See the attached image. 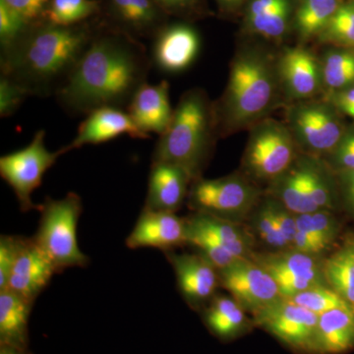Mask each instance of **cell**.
Returning a JSON list of instances; mask_svg holds the SVG:
<instances>
[{
  "label": "cell",
  "mask_w": 354,
  "mask_h": 354,
  "mask_svg": "<svg viewBox=\"0 0 354 354\" xmlns=\"http://www.w3.org/2000/svg\"><path fill=\"white\" fill-rule=\"evenodd\" d=\"M215 1L223 12H232L236 10L245 0H215Z\"/></svg>",
  "instance_id": "obj_47"
},
{
  "label": "cell",
  "mask_w": 354,
  "mask_h": 354,
  "mask_svg": "<svg viewBox=\"0 0 354 354\" xmlns=\"http://www.w3.org/2000/svg\"><path fill=\"white\" fill-rule=\"evenodd\" d=\"M186 244L185 220L176 213L143 208L131 234L127 239L130 249L158 248L169 252L174 247Z\"/></svg>",
  "instance_id": "obj_18"
},
{
  "label": "cell",
  "mask_w": 354,
  "mask_h": 354,
  "mask_svg": "<svg viewBox=\"0 0 354 354\" xmlns=\"http://www.w3.org/2000/svg\"><path fill=\"white\" fill-rule=\"evenodd\" d=\"M270 192L272 199L295 215L318 211L310 198L302 158L295 160L283 174L272 181Z\"/></svg>",
  "instance_id": "obj_25"
},
{
  "label": "cell",
  "mask_w": 354,
  "mask_h": 354,
  "mask_svg": "<svg viewBox=\"0 0 354 354\" xmlns=\"http://www.w3.org/2000/svg\"><path fill=\"white\" fill-rule=\"evenodd\" d=\"M327 100H329L339 111L348 114L354 120V86L329 94Z\"/></svg>",
  "instance_id": "obj_44"
},
{
  "label": "cell",
  "mask_w": 354,
  "mask_h": 354,
  "mask_svg": "<svg viewBox=\"0 0 354 354\" xmlns=\"http://www.w3.org/2000/svg\"><path fill=\"white\" fill-rule=\"evenodd\" d=\"M0 354H28L27 351L12 348L8 346H0Z\"/></svg>",
  "instance_id": "obj_48"
},
{
  "label": "cell",
  "mask_w": 354,
  "mask_h": 354,
  "mask_svg": "<svg viewBox=\"0 0 354 354\" xmlns=\"http://www.w3.org/2000/svg\"><path fill=\"white\" fill-rule=\"evenodd\" d=\"M34 21L28 20L22 14L0 1V46H9L29 28Z\"/></svg>",
  "instance_id": "obj_36"
},
{
  "label": "cell",
  "mask_w": 354,
  "mask_h": 354,
  "mask_svg": "<svg viewBox=\"0 0 354 354\" xmlns=\"http://www.w3.org/2000/svg\"><path fill=\"white\" fill-rule=\"evenodd\" d=\"M185 223L187 230L209 237L236 258H250L253 253L252 241L239 223L200 213Z\"/></svg>",
  "instance_id": "obj_22"
},
{
  "label": "cell",
  "mask_w": 354,
  "mask_h": 354,
  "mask_svg": "<svg viewBox=\"0 0 354 354\" xmlns=\"http://www.w3.org/2000/svg\"><path fill=\"white\" fill-rule=\"evenodd\" d=\"M127 135L133 139H150L140 131L127 109L102 108L86 115L71 143L60 149L62 155L86 145H97Z\"/></svg>",
  "instance_id": "obj_16"
},
{
  "label": "cell",
  "mask_w": 354,
  "mask_h": 354,
  "mask_svg": "<svg viewBox=\"0 0 354 354\" xmlns=\"http://www.w3.org/2000/svg\"><path fill=\"white\" fill-rule=\"evenodd\" d=\"M97 15L104 27L135 39H153L167 24V13L155 0H100Z\"/></svg>",
  "instance_id": "obj_12"
},
{
  "label": "cell",
  "mask_w": 354,
  "mask_h": 354,
  "mask_svg": "<svg viewBox=\"0 0 354 354\" xmlns=\"http://www.w3.org/2000/svg\"><path fill=\"white\" fill-rule=\"evenodd\" d=\"M100 0H50L44 19L59 26L81 24L97 17Z\"/></svg>",
  "instance_id": "obj_29"
},
{
  "label": "cell",
  "mask_w": 354,
  "mask_h": 354,
  "mask_svg": "<svg viewBox=\"0 0 354 354\" xmlns=\"http://www.w3.org/2000/svg\"><path fill=\"white\" fill-rule=\"evenodd\" d=\"M100 27L97 16L73 26L34 21L19 38L1 48V75L24 88L30 95L55 97Z\"/></svg>",
  "instance_id": "obj_2"
},
{
  "label": "cell",
  "mask_w": 354,
  "mask_h": 354,
  "mask_svg": "<svg viewBox=\"0 0 354 354\" xmlns=\"http://www.w3.org/2000/svg\"><path fill=\"white\" fill-rule=\"evenodd\" d=\"M167 15H194L200 9V0H155Z\"/></svg>",
  "instance_id": "obj_43"
},
{
  "label": "cell",
  "mask_w": 354,
  "mask_h": 354,
  "mask_svg": "<svg viewBox=\"0 0 354 354\" xmlns=\"http://www.w3.org/2000/svg\"><path fill=\"white\" fill-rule=\"evenodd\" d=\"M29 97L31 95L27 90L8 77H0V116L2 118L13 115Z\"/></svg>",
  "instance_id": "obj_37"
},
{
  "label": "cell",
  "mask_w": 354,
  "mask_h": 354,
  "mask_svg": "<svg viewBox=\"0 0 354 354\" xmlns=\"http://www.w3.org/2000/svg\"><path fill=\"white\" fill-rule=\"evenodd\" d=\"M201 39L197 30L185 23L167 24L153 37V66L167 74L189 68L199 55Z\"/></svg>",
  "instance_id": "obj_13"
},
{
  "label": "cell",
  "mask_w": 354,
  "mask_h": 354,
  "mask_svg": "<svg viewBox=\"0 0 354 354\" xmlns=\"http://www.w3.org/2000/svg\"><path fill=\"white\" fill-rule=\"evenodd\" d=\"M192 179L180 167L164 162L152 164L144 208L176 213L188 197Z\"/></svg>",
  "instance_id": "obj_21"
},
{
  "label": "cell",
  "mask_w": 354,
  "mask_h": 354,
  "mask_svg": "<svg viewBox=\"0 0 354 354\" xmlns=\"http://www.w3.org/2000/svg\"><path fill=\"white\" fill-rule=\"evenodd\" d=\"M326 281L348 304L354 313V271L339 253L335 252L323 260Z\"/></svg>",
  "instance_id": "obj_32"
},
{
  "label": "cell",
  "mask_w": 354,
  "mask_h": 354,
  "mask_svg": "<svg viewBox=\"0 0 354 354\" xmlns=\"http://www.w3.org/2000/svg\"><path fill=\"white\" fill-rule=\"evenodd\" d=\"M167 253L184 299L192 307L211 301L220 285L218 270L199 253Z\"/></svg>",
  "instance_id": "obj_17"
},
{
  "label": "cell",
  "mask_w": 354,
  "mask_h": 354,
  "mask_svg": "<svg viewBox=\"0 0 354 354\" xmlns=\"http://www.w3.org/2000/svg\"><path fill=\"white\" fill-rule=\"evenodd\" d=\"M318 37L325 43L354 48V3L341 4Z\"/></svg>",
  "instance_id": "obj_33"
},
{
  "label": "cell",
  "mask_w": 354,
  "mask_h": 354,
  "mask_svg": "<svg viewBox=\"0 0 354 354\" xmlns=\"http://www.w3.org/2000/svg\"><path fill=\"white\" fill-rule=\"evenodd\" d=\"M218 274L220 285L252 315L283 299L274 278L251 258H239Z\"/></svg>",
  "instance_id": "obj_10"
},
{
  "label": "cell",
  "mask_w": 354,
  "mask_h": 354,
  "mask_svg": "<svg viewBox=\"0 0 354 354\" xmlns=\"http://www.w3.org/2000/svg\"><path fill=\"white\" fill-rule=\"evenodd\" d=\"M55 274L57 269L34 239L20 237L17 257L6 290L34 304Z\"/></svg>",
  "instance_id": "obj_15"
},
{
  "label": "cell",
  "mask_w": 354,
  "mask_h": 354,
  "mask_svg": "<svg viewBox=\"0 0 354 354\" xmlns=\"http://www.w3.org/2000/svg\"><path fill=\"white\" fill-rule=\"evenodd\" d=\"M30 21L44 19L50 0H0Z\"/></svg>",
  "instance_id": "obj_42"
},
{
  "label": "cell",
  "mask_w": 354,
  "mask_h": 354,
  "mask_svg": "<svg viewBox=\"0 0 354 354\" xmlns=\"http://www.w3.org/2000/svg\"><path fill=\"white\" fill-rule=\"evenodd\" d=\"M250 258L271 274L277 285L291 279H306L317 285H328L321 258L307 255L295 249L277 250L276 252H253Z\"/></svg>",
  "instance_id": "obj_20"
},
{
  "label": "cell",
  "mask_w": 354,
  "mask_h": 354,
  "mask_svg": "<svg viewBox=\"0 0 354 354\" xmlns=\"http://www.w3.org/2000/svg\"><path fill=\"white\" fill-rule=\"evenodd\" d=\"M307 185L312 202L318 209H333L335 207V187L329 167L322 164L319 158L302 157Z\"/></svg>",
  "instance_id": "obj_28"
},
{
  "label": "cell",
  "mask_w": 354,
  "mask_h": 354,
  "mask_svg": "<svg viewBox=\"0 0 354 354\" xmlns=\"http://www.w3.org/2000/svg\"><path fill=\"white\" fill-rule=\"evenodd\" d=\"M337 111L327 99L291 104L286 109V125L298 148L311 157L329 155L346 132Z\"/></svg>",
  "instance_id": "obj_8"
},
{
  "label": "cell",
  "mask_w": 354,
  "mask_h": 354,
  "mask_svg": "<svg viewBox=\"0 0 354 354\" xmlns=\"http://www.w3.org/2000/svg\"><path fill=\"white\" fill-rule=\"evenodd\" d=\"M310 218L317 236L329 249L339 235V225L337 218L330 209H318L310 213Z\"/></svg>",
  "instance_id": "obj_39"
},
{
  "label": "cell",
  "mask_w": 354,
  "mask_h": 354,
  "mask_svg": "<svg viewBox=\"0 0 354 354\" xmlns=\"http://www.w3.org/2000/svg\"><path fill=\"white\" fill-rule=\"evenodd\" d=\"M281 92L277 59L271 53L257 46L237 51L225 92L214 102L218 135L234 134L267 118Z\"/></svg>",
  "instance_id": "obj_3"
},
{
  "label": "cell",
  "mask_w": 354,
  "mask_h": 354,
  "mask_svg": "<svg viewBox=\"0 0 354 354\" xmlns=\"http://www.w3.org/2000/svg\"><path fill=\"white\" fill-rule=\"evenodd\" d=\"M348 200L349 202V205L354 209V194L351 195V196H348Z\"/></svg>",
  "instance_id": "obj_49"
},
{
  "label": "cell",
  "mask_w": 354,
  "mask_h": 354,
  "mask_svg": "<svg viewBox=\"0 0 354 354\" xmlns=\"http://www.w3.org/2000/svg\"><path fill=\"white\" fill-rule=\"evenodd\" d=\"M216 131L214 102L203 88L184 93L172 120L160 135L152 164L164 162L180 167L193 181L201 178L214 149Z\"/></svg>",
  "instance_id": "obj_4"
},
{
  "label": "cell",
  "mask_w": 354,
  "mask_h": 354,
  "mask_svg": "<svg viewBox=\"0 0 354 354\" xmlns=\"http://www.w3.org/2000/svg\"><path fill=\"white\" fill-rule=\"evenodd\" d=\"M292 14L291 0H283L271 10L245 19L249 32L264 38L279 39L285 36Z\"/></svg>",
  "instance_id": "obj_31"
},
{
  "label": "cell",
  "mask_w": 354,
  "mask_h": 354,
  "mask_svg": "<svg viewBox=\"0 0 354 354\" xmlns=\"http://www.w3.org/2000/svg\"><path fill=\"white\" fill-rule=\"evenodd\" d=\"M253 316L255 323L290 348L315 353L319 315L314 312L283 298Z\"/></svg>",
  "instance_id": "obj_11"
},
{
  "label": "cell",
  "mask_w": 354,
  "mask_h": 354,
  "mask_svg": "<svg viewBox=\"0 0 354 354\" xmlns=\"http://www.w3.org/2000/svg\"><path fill=\"white\" fill-rule=\"evenodd\" d=\"M205 322L212 333L221 339L241 335L247 326L245 310L234 298L214 297L205 311Z\"/></svg>",
  "instance_id": "obj_26"
},
{
  "label": "cell",
  "mask_w": 354,
  "mask_h": 354,
  "mask_svg": "<svg viewBox=\"0 0 354 354\" xmlns=\"http://www.w3.org/2000/svg\"><path fill=\"white\" fill-rule=\"evenodd\" d=\"M277 68L281 91L291 101L312 99L323 87L321 64L306 48H286L277 58Z\"/></svg>",
  "instance_id": "obj_14"
},
{
  "label": "cell",
  "mask_w": 354,
  "mask_h": 354,
  "mask_svg": "<svg viewBox=\"0 0 354 354\" xmlns=\"http://www.w3.org/2000/svg\"><path fill=\"white\" fill-rule=\"evenodd\" d=\"M60 156V150H48L46 131L41 129L35 133L29 145L0 158V176L15 193L21 211L41 208V205L32 203V192L41 186L44 174Z\"/></svg>",
  "instance_id": "obj_9"
},
{
  "label": "cell",
  "mask_w": 354,
  "mask_h": 354,
  "mask_svg": "<svg viewBox=\"0 0 354 354\" xmlns=\"http://www.w3.org/2000/svg\"><path fill=\"white\" fill-rule=\"evenodd\" d=\"M290 300L319 316L333 309L351 310L348 304L328 285L313 286L298 293Z\"/></svg>",
  "instance_id": "obj_34"
},
{
  "label": "cell",
  "mask_w": 354,
  "mask_h": 354,
  "mask_svg": "<svg viewBox=\"0 0 354 354\" xmlns=\"http://www.w3.org/2000/svg\"><path fill=\"white\" fill-rule=\"evenodd\" d=\"M283 0H251L246 9L245 19L267 12L278 6Z\"/></svg>",
  "instance_id": "obj_45"
},
{
  "label": "cell",
  "mask_w": 354,
  "mask_h": 354,
  "mask_svg": "<svg viewBox=\"0 0 354 354\" xmlns=\"http://www.w3.org/2000/svg\"><path fill=\"white\" fill-rule=\"evenodd\" d=\"M323 87L332 93L354 86V53L351 50L329 51L322 64Z\"/></svg>",
  "instance_id": "obj_30"
},
{
  "label": "cell",
  "mask_w": 354,
  "mask_h": 354,
  "mask_svg": "<svg viewBox=\"0 0 354 354\" xmlns=\"http://www.w3.org/2000/svg\"><path fill=\"white\" fill-rule=\"evenodd\" d=\"M253 223L256 232L268 245L276 250L290 249L288 241L279 232L278 225L274 221L269 200L263 203L262 206L256 211Z\"/></svg>",
  "instance_id": "obj_35"
},
{
  "label": "cell",
  "mask_w": 354,
  "mask_h": 354,
  "mask_svg": "<svg viewBox=\"0 0 354 354\" xmlns=\"http://www.w3.org/2000/svg\"><path fill=\"white\" fill-rule=\"evenodd\" d=\"M270 206H271L272 216L281 234L288 241L290 249H292L293 242L297 234V215L286 208L283 205L277 201V200H269Z\"/></svg>",
  "instance_id": "obj_41"
},
{
  "label": "cell",
  "mask_w": 354,
  "mask_h": 354,
  "mask_svg": "<svg viewBox=\"0 0 354 354\" xmlns=\"http://www.w3.org/2000/svg\"><path fill=\"white\" fill-rule=\"evenodd\" d=\"M41 220L32 239L48 256L57 272L68 268L86 267L90 258L81 251L77 225L83 212L82 199L70 192L59 200L46 198L39 209Z\"/></svg>",
  "instance_id": "obj_5"
},
{
  "label": "cell",
  "mask_w": 354,
  "mask_h": 354,
  "mask_svg": "<svg viewBox=\"0 0 354 354\" xmlns=\"http://www.w3.org/2000/svg\"><path fill=\"white\" fill-rule=\"evenodd\" d=\"M297 147L288 125L265 118L250 128L243 169L256 180L272 183L297 160Z\"/></svg>",
  "instance_id": "obj_7"
},
{
  "label": "cell",
  "mask_w": 354,
  "mask_h": 354,
  "mask_svg": "<svg viewBox=\"0 0 354 354\" xmlns=\"http://www.w3.org/2000/svg\"><path fill=\"white\" fill-rule=\"evenodd\" d=\"M20 237L2 235L0 237V290H6L12 272L18 249H19Z\"/></svg>",
  "instance_id": "obj_40"
},
{
  "label": "cell",
  "mask_w": 354,
  "mask_h": 354,
  "mask_svg": "<svg viewBox=\"0 0 354 354\" xmlns=\"http://www.w3.org/2000/svg\"><path fill=\"white\" fill-rule=\"evenodd\" d=\"M127 111L140 131L162 135L169 127L174 109L169 99V84L162 81L156 85L144 84L133 97Z\"/></svg>",
  "instance_id": "obj_19"
},
{
  "label": "cell",
  "mask_w": 354,
  "mask_h": 354,
  "mask_svg": "<svg viewBox=\"0 0 354 354\" xmlns=\"http://www.w3.org/2000/svg\"><path fill=\"white\" fill-rule=\"evenodd\" d=\"M260 191L245 177L232 174L193 181L188 204L195 213L239 223L255 209Z\"/></svg>",
  "instance_id": "obj_6"
},
{
  "label": "cell",
  "mask_w": 354,
  "mask_h": 354,
  "mask_svg": "<svg viewBox=\"0 0 354 354\" xmlns=\"http://www.w3.org/2000/svg\"><path fill=\"white\" fill-rule=\"evenodd\" d=\"M153 66L141 41L101 27L55 97L70 115L102 108L127 109Z\"/></svg>",
  "instance_id": "obj_1"
},
{
  "label": "cell",
  "mask_w": 354,
  "mask_h": 354,
  "mask_svg": "<svg viewBox=\"0 0 354 354\" xmlns=\"http://www.w3.org/2000/svg\"><path fill=\"white\" fill-rule=\"evenodd\" d=\"M32 304L12 290H0V346L27 351Z\"/></svg>",
  "instance_id": "obj_23"
},
{
  "label": "cell",
  "mask_w": 354,
  "mask_h": 354,
  "mask_svg": "<svg viewBox=\"0 0 354 354\" xmlns=\"http://www.w3.org/2000/svg\"><path fill=\"white\" fill-rule=\"evenodd\" d=\"M327 157L328 167L335 172L354 169V129L344 132L337 145Z\"/></svg>",
  "instance_id": "obj_38"
},
{
  "label": "cell",
  "mask_w": 354,
  "mask_h": 354,
  "mask_svg": "<svg viewBox=\"0 0 354 354\" xmlns=\"http://www.w3.org/2000/svg\"><path fill=\"white\" fill-rule=\"evenodd\" d=\"M337 252L348 263L354 271V239L346 241Z\"/></svg>",
  "instance_id": "obj_46"
},
{
  "label": "cell",
  "mask_w": 354,
  "mask_h": 354,
  "mask_svg": "<svg viewBox=\"0 0 354 354\" xmlns=\"http://www.w3.org/2000/svg\"><path fill=\"white\" fill-rule=\"evenodd\" d=\"M341 6L339 0H300L295 27L301 41L318 37Z\"/></svg>",
  "instance_id": "obj_27"
},
{
  "label": "cell",
  "mask_w": 354,
  "mask_h": 354,
  "mask_svg": "<svg viewBox=\"0 0 354 354\" xmlns=\"http://www.w3.org/2000/svg\"><path fill=\"white\" fill-rule=\"evenodd\" d=\"M354 348L353 310L337 308L319 316L315 353L339 354Z\"/></svg>",
  "instance_id": "obj_24"
}]
</instances>
